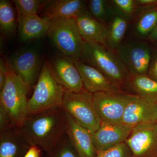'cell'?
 <instances>
[{
    "instance_id": "6da1fadb",
    "label": "cell",
    "mask_w": 157,
    "mask_h": 157,
    "mask_svg": "<svg viewBox=\"0 0 157 157\" xmlns=\"http://www.w3.org/2000/svg\"><path fill=\"white\" fill-rule=\"evenodd\" d=\"M66 112L62 107L28 116L17 128L31 145L49 152L66 134Z\"/></svg>"
},
{
    "instance_id": "7a4b0ae2",
    "label": "cell",
    "mask_w": 157,
    "mask_h": 157,
    "mask_svg": "<svg viewBox=\"0 0 157 157\" xmlns=\"http://www.w3.org/2000/svg\"><path fill=\"white\" fill-rule=\"evenodd\" d=\"M30 90L21 78L8 65L6 83L0 91V105L2 106L14 126H21L29 115L27 95Z\"/></svg>"
},
{
    "instance_id": "3957f363",
    "label": "cell",
    "mask_w": 157,
    "mask_h": 157,
    "mask_svg": "<svg viewBox=\"0 0 157 157\" xmlns=\"http://www.w3.org/2000/svg\"><path fill=\"white\" fill-rule=\"evenodd\" d=\"M65 90L55 77L51 66L45 63L39 74L33 94L29 100V115L62 107Z\"/></svg>"
},
{
    "instance_id": "277c9868",
    "label": "cell",
    "mask_w": 157,
    "mask_h": 157,
    "mask_svg": "<svg viewBox=\"0 0 157 157\" xmlns=\"http://www.w3.org/2000/svg\"><path fill=\"white\" fill-rule=\"evenodd\" d=\"M47 35L54 45L65 56L81 59L85 41L75 18L49 19Z\"/></svg>"
},
{
    "instance_id": "5b68a950",
    "label": "cell",
    "mask_w": 157,
    "mask_h": 157,
    "mask_svg": "<svg viewBox=\"0 0 157 157\" xmlns=\"http://www.w3.org/2000/svg\"><path fill=\"white\" fill-rule=\"evenodd\" d=\"M81 59L119 86L128 78V71L123 63L105 46L85 42Z\"/></svg>"
},
{
    "instance_id": "8992f818",
    "label": "cell",
    "mask_w": 157,
    "mask_h": 157,
    "mask_svg": "<svg viewBox=\"0 0 157 157\" xmlns=\"http://www.w3.org/2000/svg\"><path fill=\"white\" fill-rule=\"evenodd\" d=\"M62 107L92 134L100 127L101 122L95 109L93 94L85 90L78 92L65 90Z\"/></svg>"
},
{
    "instance_id": "52a82bcc",
    "label": "cell",
    "mask_w": 157,
    "mask_h": 157,
    "mask_svg": "<svg viewBox=\"0 0 157 157\" xmlns=\"http://www.w3.org/2000/svg\"><path fill=\"white\" fill-rule=\"evenodd\" d=\"M132 96L121 93L93 94L95 109L101 122L121 123L125 109Z\"/></svg>"
},
{
    "instance_id": "ba28073f",
    "label": "cell",
    "mask_w": 157,
    "mask_h": 157,
    "mask_svg": "<svg viewBox=\"0 0 157 157\" xmlns=\"http://www.w3.org/2000/svg\"><path fill=\"white\" fill-rule=\"evenodd\" d=\"M125 143L133 157H157V125L143 124L132 129Z\"/></svg>"
},
{
    "instance_id": "9c48e42d",
    "label": "cell",
    "mask_w": 157,
    "mask_h": 157,
    "mask_svg": "<svg viewBox=\"0 0 157 157\" xmlns=\"http://www.w3.org/2000/svg\"><path fill=\"white\" fill-rule=\"evenodd\" d=\"M152 55L149 46L143 42L123 45L117 51L118 57L133 76L146 75Z\"/></svg>"
},
{
    "instance_id": "30bf717a",
    "label": "cell",
    "mask_w": 157,
    "mask_h": 157,
    "mask_svg": "<svg viewBox=\"0 0 157 157\" xmlns=\"http://www.w3.org/2000/svg\"><path fill=\"white\" fill-rule=\"evenodd\" d=\"M73 60L81 76L84 89L86 91L92 94L121 93L120 86L98 69L78 59H73Z\"/></svg>"
},
{
    "instance_id": "8fae6325",
    "label": "cell",
    "mask_w": 157,
    "mask_h": 157,
    "mask_svg": "<svg viewBox=\"0 0 157 157\" xmlns=\"http://www.w3.org/2000/svg\"><path fill=\"white\" fill-rule=\"evenodd\" d=\"M40 63V57L36 51L25 49L13 55L9 66L30 90L39 73Z\"/></svg>"
},
{
    "instance_id": "7c38bea8",
    "label": "cell",
    "mask_w": 157,
    "mask_h": 157,
    "mask_svg": "<svg viewBox=\"0 0 157 157\" xmlns=\"http://www.w3.org/2000/svg\"><path fill=\"white\" fill-rule=\"evenodd\" d=\"M157 104H151L137 95H133L125 109L121 124L130 128L143 124L155 123Z\"/></svg>"
},
{
    "instance_id": "4fadbf2b",
    "label": "cell",
    "mask_w": 157,
    "mask_h": 157,
    "mask_svg": "<svg viewBox=\"0 0 157 157\" xmlns=\"http://www.w3.org/2000/svg\"><path fill=\"white\" fill-rule=\"evenodd\" d=\"M66 132L78 157H96L92 134L66 112Z\"/></svg>"
},
{
    "instance_id": "5bb4252c",
    "label": "cell",
    "mask_w": 157,
    "mask_h": 157,
    "mask_svg": "<svg viewBox=\"0 0 157 157\" xmlns=\"http://www.w3.org/2000/svg\"><path fill=\"white\" fill-rule=\"evenodd\" d=\"M132 130V129L121 123L101 122L99 128L92 134L93 141L97 152L125 142Z\"/></svg>"
},
{
    "instance_id": "9a60e30c",
    "label": "cell",
    "mask_w": 157,
    "mask_h": 157,
    "mask_svg": "<svg viewBox=\"0 0 157 157\" xmlns=\"http://www.w3.org/2000/svg\"><path fill=\"white\" fill-rule=\"evenodd\" d=\"M51 67L56 80L66 90L78 92L84 90L81 76L73 58H57Z\"/></svg>"
},
{
    "instance_id": "2e32d148",
    "label": "cell",
    "mask_w": 157,
    "mask_h": 157,
    "mask_svg": "<svg viewBox=\"0 0 157 157\" xmlns=\"http://www.w3.org/2000/svg\"><path fill=\"white\" fill-rule=\"evenodd\" d=\"M82 39L87 43L106 46L108 30L102 23L93 17L87 10L75 18Z\"/></svg>"
},
{
    "instance_id": "e0dca14e",
    "label": "cell",
    "mask_w": 157,
    "mask_h": 157,
    "mask_svg": "<svg viewBox=\"0 0 157 157\" xmlns=\"http://www.w3.org/2000/svg\"><path fill=\"white\" fill-rule=\"evenodd\" d=\"M30 146L14 125L0 131V157H24Z\"/></svg>"
},
{
    "instance_id": "ac0fdd59",
    "label": "cell",
    "mask_w": 157,
    "mask_h": 157,
    "mask_svg": "<svg viewBox=\"0 0 157 157\" xmlns=\"http://www.w3.org/2000/svg\"><path fill=\"white\" fill-rule=\"evenodd\" d=\"M18 33L23 42L38 39L47 35L49 26V19L36 15L18 14Z\"/></svg>"
},
{
    "instance_id": "d6986e66",
    "label": "cell",
    "mask_w": 157,
    "mask_h": 157,
    "mask_svg": "<svg viewBox=\"0 0 157 157\" xmlns=\"http://www.w3.org/2000/svg\"><path fill=\"white\" fill-rule=\"evenodd\" d=\"M86 10V2L81 0H55L46 2L45 17L54 18H75Z\"/></svg>"
},
{
    "instance_id": "ffe728a7",
    "label": "cell",
    "mask_w": 157,
    "mask_h": 157,
    "mask_svg": "<svg viewBox=\"0 0 157 157\" xmlns=\"http://www.w3.org/2000/svg\"><path fill=\"white\" fill-rule=\"evenodd\" d=\"M132 89L137 96L152 104H157V82L146 75L134 76Z\"/></svg>"
},
{
    "instance_id": "44dd1931",
    "label": "cell",
    "mask_w": 157,
    "mask_h": 157,
    "mask_svg": "<svg viewBox=\"0 0 157 157\" xmlns=\"http://www.w3.org/2000/svg\"><path fill=\"white\" fill-rule=\"evenodd\" d=\"M17 21L15 11L10 2L6 0L0 1V28L5 35H11L16 30Z\"/></svg>"
},
{
    "instance_id": "7402d4cb",
    "label": "cell",
    "mask_w": 157,
    "mask_h": 157,
    "mask_svg": "<svg viewBox=\"0 0 157 157\" xmlns=\"http://www.w3.org/2000/svg\"><path fill=\"white\" fill-rule=\"evenodd\" d=\"M157 25V6H151L139 17L136 25V32L140 36H149Z\"/></svg>"
},
{
    "instance_id": "603a6c76",
    "label": "cell",
    "mask_w": 157,
    "mask_h": 157,
    "mask_svg": "<svg viewBox=\"0 0 157 157\" xmlns=\"http://www.w3.org/2000/svg\"><path fill=\"white\" fill-rule=\"evenodd\" d=\"M128 23L121 16H117L113 19L108 30L107 42L112 46H117L123 39L126 32Z\"/></svg>"
},
{
    "instance_id": "cb8c5ba5",
    "label": "cell",
    "mask_w": 157,
    "mask_h": 157,
    "mask_svg": "<svg viewBox=\"0 0 157 157\" xmlns=\"http://www.w3.org/2000/svg\"><path fill=\"white\" fill-rule=\"evenodd\" d=\"M45 157H78L71 145L67 134L64 135L56 146Z\"/></svg>"
},
{
    "instance_id": "d4e9b609",
    "label": "cell",
    "mask_w": 157,
    "mask_h": 157,
    "mask_svg": "<svg viewBox=\"0 0 157 157\" xmlns=\"http://www.w3.org/2000/svg\"><path fill=\"white\" fill-rule=\"evenodd\" d=\"M19 14L23 15H36L43 3L39 0H14Z\"/></svg>"
},
{
    "instance_id": "484cf974",
    "label": "cell",
    "mask_w": 157,
    "mask_h": 157,
    "mask_svg": "<svg viewBox=\"0 0 157 157\" xmlns=\"http://www.w3.org/2000/svg\"><path fill=\"white\" fill-rule=\"evenodd\" d=\"M90 14L96 19L103 23L107 17L106 1L91 0L89 1Z\"/></svg>"
},
{
    "instance_id": "4316f807",
    "label": "cell",
    "mask_w": 157,
    "mask_h": 157,
    "mask_svg": "<svg viewBox=\"0 0 157 157\" xmlns=\"http://www.w3.org/2000/svg\"><path fill=\"white\" fill-rule=\"evenodd\" d=\"M96 157H133L132 152L125 142L112 148L98 152Z\"/></svg>"
},
{
    "instance_id": "83f0119b",
    "label": "cell",
    "mask_w": 157,
    "mask_h": 157,
    "mask_svg": "<svg viewBox=\"0 0 157 157\" xmlns=\"http://www.w3.org/2000/svg\"><path fill=\"white\" fill-rule=\"evenodd\" d=\"M112 2L121 11L126 15H131L135 10V1L133 0H113Z\"/></svg>"
},
{
    "instance_id": "f1b7e54d",
    "label": "cell",
    "mask_w": 157,
    "mask_h": 157,
    "mask_svg": "<svg viewBox=\"0 0 157 157\" xmlns=\"http://www.w3.org/2000/svg\"><path fill=\"white\" fill-rule=\"evenodd\" d=\"M14 125L6 109L0 105V131Z\"/></svg>"
},
{
    "instance_id": "f546056e",
    "label": "cell",
    "mask_w": 157,
    "mask_h": 157,
    "mask_svg": "<svg viewBox=\"0 0 157 157\" xmlns=\"http://www.w3.org/2000/svg\"><path fill=\"white\" fill-rule=\"evenodd\" d=\"M147 73L150 78L157 82V51L152 55Z\"/></svg>"
},
{
    "instance_id": "4dcf8cb0",
    "label": "cell",
    "mask_w": 157,
    "mask_h": 157,
    "mask_svg": "<svg viewBox=\"0 0 157 157\" xmlns=\"http://www.w3.org/2000/svg\"><path fill=\"white\" fill-rule=\"evenodd\" d=\"M8 65L2 58L0 60V91L4 87L7 78Z\"/></svg>"
},
{
    "instance_id": "1f68e13d",
    "label": "cell",
    "mask_w": 157,
    "mask_h": 157,
    "mask_svg": "<svg viewBox=\"0 0 157 157\" xmlns=\"http://www.w3.org/2000/svg\"><path fill=\"white\" fill-rule=\"evenodd\" d=\"M41 150L36 146H31L24 157H40Z\"/></svg>"
},
{
    "instance_id": "d6a6232c",
    "label": "cell",
    "mask_w": 157,
    "mask_h": 157,
    "mask_svg": "<svg viewBox=\"0 0 157 157\" xmlns=\"http://www.w3.org/2000/svg\"><path fill=\"white\" fill-rule=\"evenodd\" d=\"M135 2L137 6L147 7L157 6V0H137Z\"/></svg>"
},
{
    "instance_id": "836d02e7",
    "label": "cell",
    "mask_w": 157,
    "mask_h": 157,
    "mask_svg": "<svg viewBox=\"0 0 157 157\" xmlns=\"http://www.w3.org/2000/svg\"><path fill=\"white\" fill-rule=\"evenodd\" d=\"M149 38L152 41H156L157 40V25L151 34L149 36Z\"/></svg>"
},
{
    "instance_id": "e575fe53",
    "label": "cell",
    "mask_w": 157,
    "mask_h": 157,
    "mask_svg": "<svg viewBox=\"0 0 157 157\" xmlns=\"http://www.w3.org/2000/svg\"><path fill=\"white\" fill-rule=\"evenodd\" d=\"M155 42L156 45V47H157V41H155Z\"/></svg>"
},
{
    "instance_id": "d590c367",
    "label": "cell",
    "mask_w": 157,
    "mask_h": 157,
    "mask_svg": "<svg viewBox=\"0 0 157 157\" xmlns=\"http://www.w3.org/2000/svg\"><path fill=\"white\" fill-rule=\"evenodd\" d=\"M155 123H156V124H157V118L156 121Z\"/></svg>"
}]
</instances>
